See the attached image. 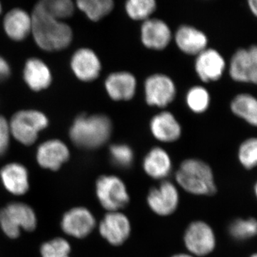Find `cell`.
Here are the masks:
<instances>
[{
  "instance_id": "obj_1",
  "label": "cell",
  "mask_w": 257,
  "mask_h": 257,
  "mask_svg": "<svg viewBox=\"0 0 257 257\" xmlns=\"http://www.w3.org/2000/svg\"><path fill=\"white\" fill-rule=\"evenodd\" d=\"M31 18L34 39L42 50L60 51L70 45L73 35L69 25L50 16L37 5Z\"/></svg>"
},
{
  "instance_id": "obj_2",
  "label": "cell",
  "mask_w": 257,
  "mask_h": 257,
  "mask_svg": "<svg viewBox=\"0 0 257 257\" xmlns=\"http://www.w3.org/2000/svg\"><path fill=\"white\" fill-rule=\"evenodd\" d=\"M112 123L104 114H81L74 119L69 137L74 145L84 150H95L107 143Z\"/></svg>"
},
{
  "instance_id": "obj_3",
  "label": "cell",
  "mask_w": 257,
  "mask_h": 257,
  "mask_svg": "<svg viewBox=\"0 0 257 257\" xmlns=\"http://www.w3.org/2000/svg\"><path fill=\"white\" fill-rule=\"evenodd\" d=\"M179 185L196 195H212L216 192L214 176L209 166L203 161L189 159L184 161L176 174Z\"/></svg>"
},
{
  "instance_id": "obj_4",
  "label": "cell",
  "mask_w": 257,
  "mask_h": 257,
  "mask_svg": "<svg viewBox=\"0 0 257 257\" xmlns=\"http://www.w3.org/2000/svg\"><path fill=\"white\" fill-rule=\"evenodd\" d=\"M37 225L35 211L25 203L11 202L0 209V227L10 239L18 238L22 229L35 231Z\"/></svg>"
},
{
  "instance_id": "obj_5",
  "label": "cell",
  "mask_w": 257,
  "mask_h": 257,
  "mask_svg": "<svg viewBox=\"0 0 257 257\" xmlns=\"http://www.w3.org/2000/svg\"><path fill=\"white\" fill-rule=\"evenodd\" d=\"M45 114L37 110H23L15 113L10 121V132L17 140L30 146L36 142L38 134L48 126Z\"/></svg>"
},
{
  "instance_id": "obj_6",
  "label": "cell",
  "mask_w": 257,
  "mask_h": 257,
  "mask_svg": "<svg viewBox=\"0 0 257 257\" xmlns=\"http://www.w3.org/2000/svg\"><path fill=\"white\" fill-rule=\"evenodd\" d=\"M96 197L104 209L118 211L130 202V197L122 181L115 176H101L96 181Z\"/></svg>"
},
{
  "instance_id": "obj_7",
  "label": "cell",
  "mask_w": 257,
  "mask_h": 257,
  "mask_svg": "<svg viewBox=\"0 0 257 257\" xmlns=\"http://www.w3.org/2000/svg\"><path fill=\"white\" fill-rule=\"evenodd\" d=\"M145 99L150 106L165 107L175 98V84L168 76L155 74L150 76L145 83Z\"/></svg>"
},
{
  "instance_id": "obj_8",
  "label": "cell",
  "mask_w": 257,
  "mask_h": 257,
  "mask_svg": "<svg viewBox=\"0 0 257 257\" xmlns=\"http://www.w3.org/2000/svg\"><path fill=\"white\" fill-rule=\"evenodd\" d=\"M230 75L234 81L257 84V46L240 49L231 58Z\"/></svg>"
},
{
  "instance_id": "obj_9",
  "label": "cell",
  "mask_w": 257,
  "mask_h": 257,
  "mask_svg": "<svg viewBox=\"0 0 257 257\" xmlns=\"http://www.w3.org/2000/svg\"><path fill=\"white\" fill-rule=\"evenodd\" d=\"M184 239L187 249L197 256H205L215 247L214 231L203 221H195L189 225Z\"/></svg>"
},
{
  "instance_id": "obj_10",
  "label": "cell",
  "mask_w": 257,
  "mask_h": 257,
  "mask_svg": "<svg viewBox=\"0 0 257 257\" xmlns=\"http://www.w3.org/2000/svg\"><path fill=\"white\" fill-rule=\"evenodd\" d=\"M60 225L66 234L82 239L92 232L96 221L90 211L86 208L74 207L64 213Z\"/></svg>"
},
{
  "instance_id": "obj_11",
  "label": "cell",
  "mask_w": 257,
  "mask_h": 257,
  "mask_svg": "<svg viewBox=\"0 0 257 257\" xmlns=\"http://www.w3.org/2000/svg\"><path fill=\"white\" fill-rule=\"evenodd\" d=\"M101 236L113 246H119L128 239L131 226L128 218L119 211L107 213L99 224Z\"/></svg>"
},
{
  "instance_id": "obj_12",
  "label": "cell",
  "mask_w": 257,
  "mask_h": 257,
  "mask_svg": "<svg viewBox=\"0 0 257 257\" xmlns=\"http://www.w3.org/2000/svg\"><path fill=\"white\" fill-rule=\"evenodd\" d=\"M147 202L152 210L159 215H170L178 207V191L173 184L166 181L150 190Z\"/></svg>"
},
{
  "instance_id": "obj_13",
  "label": "cell",
  "mask_w": 257,
  "mask_h": 257,
  "mask_svg": "<svg viewBox=\"0 0 257 257\" xmlns=\"http://www.w3.org/2000/svg\"><path fill=\"white\" fill-rule=\"evenodd\" d=\"M70 156L68 147L58 140L45 142L37 148L36 159L40 167L47 170L58 171Z\"/></svg>"
},
{
  "instance_id": "obj_14",
  "label": "cell",
  "mask_w": 257,
  "mask_h": 257,
  "mask_svg": "<svg viewBox=\"0 0 257 257\" xmlns=\"http://www.w3.org/2000/svg\"><path fill=\"white\" fill-rule=\"evenodd\" d=\"M71 68L79 80L92 82L100 74L101 62L94 51L88 48L79 49L72 55Z\"/></svg>"
},
{
  "instance_id": "obj_15",
  "label": "cell",
  "mask_w": 257,
  "mask_h": 257,
  "mask_svg": "<svg viewBox=\"0 0 257 257\" xmlns=\"http://www.w3.org/2000/svg\"><path fill=\"white\" fill-rule=\"evenodd\" d=\"M172 33L168 25L159 19H149L141 28V40L150 50H162L168 46Z\"/></svg>"
},
{
  "instance_id": "obj_16",
  "label": "cell",
  "mask_w": 257,
  "mask_h": 257,
  "mask_svg": "<svg viewBox=\"0 0 257 257\" xmlns=\"http://www.w3.org/2000/svg\"><path fill=\"white\" fill-rule=\"evenodd\" d=\"M225 66L224 58L217 51L206 49L197 55L195 70L203 82H214L221 78Z\"/></svg>"
},
{
  "instance_id": "obj_17",
  "label": "cell",
  "mask_w": 257,
  "mask_h": 257,
  "mask_svg": "<svg viewBox=\"0 0 257 257\" xmlns=\"http://www.w3.org/2000/svg\"><path fill=\"white\" fill-rule=\"evenodd\" d=\"M104 85L108 95L113 100L128 101L136 93L137 80L130 72H114L108 76Z\"/></svg>"
},
{
  "instance_id": "obj_18",
  "label": "cell",
  "mask_w": 257,
  "mask_h": 257,
  "mask_svg": "<svg viewBox=\"0 0 257 257\" xmlns=\"http://www.w3.org/2000/svg\"><path fill=\"white\" fill-rule=\"evenodd\" d=\"M2 183L13 195H25L30 189L28 170L17 162L8 164L0 170Z\"/></svg>"
},
{
  "instance_id": "obj_19",
  "label": "cell",
  "mask_w": 257,
  "mask_h": 257,
  "mask_svg": "<svg viewBox=\"0 0 257 257\" xmlns=\"http://www.w3.org/2000/svg\"><path fill=\"white\" fill-rule=\"evenodd\" d=\"M153 136L163 143H173L180 138L182 127L172 113L163 111L155 115L150 121Z\"/></svg>"
},
{
  "instance_id": "obj_20",
  "label": "cell",
  "mask_w": 257,
  "mask_h": 257,
  "mask_svg": "<svg viewBox=\"0 0 257 257\" xmlns=\"http://www.w3.org/2000/svg\"><path fill=\"white\" fill-rule=\"evenodd\" d=\"M175 42L184 53L198 55L207 48L208 40L205 34L197 28L182 25L176 32Z\"/></svg>"
},
{
  "instance_id": "obj_21",
  "label": "cell",
  "mask_w": 257,
  "mask_h": 257,
  "mask_svg": "<svg viewBox=\"0 0 257 257\" xmlns=\"http://www.w3.org/2000/svg\"><path fill=\"white\" fill-rule=\"evenodd\" d=\"M24 79L32 90H43L50 87L52 74L45 62L37 58H30L25 63L23 72Z\"/></svg>"
},
{
  "instance_id": "obj_22",
  "label": "cell",
  "mask_w": 257,
  "mask_h": 257,
  "mask_svg": "<svg viewBox=\"0 0 257 257\" xmlns=\"http://www.w3.org/2000/svg\"><path fill=\"white\" fill-rule=\"evenodd\" d=\"M3 25L11 40L23 41L32 31V18L23 10L17 8L6 15Z\"/></svg>"
},
{
  "instance_id": "obj_23",
  "label": "cell",
  "mask_w": 257,
  "mask_h": 257,
  "mask_svg": "<svg viewBox=\"0 0 257 257\" xmlns=\"http://www.w3.org/2000/svg\"><path fill=\"white\" fill-rule=\"evenodd\" d=\"M143 167L147 175L152 178L163 179L170 173L172 162L165 150L155 147L145 157Z\"/></svg>"
},
{
  "instance_id": "obj_24",
  "label": "cell",
  "mask_w": 257,
  "mask_h": 257,
  "mask_svg": "<svg viewBox=\"0 0 257 257\" xmlns=\"http://www.w3.org/2000/svg\"><path fill=\"white\" fill-rule=\"evenodd\" d=\"M231 109L236 116L257 126V99L253 96L241 94L235 96Z\"/></svg>"
},
{
  "instance_id": "obj_25",
  "label": "cell",
  "mask_w": 257,
  "mask_h": 257,
  "mask_svg": "<svg viewBox=\"0 0 257 257\" xmlns=\"http://www.w3.org/2000/svg\"><path fill=\"white\" fill-rule=\"evenodd\" d=\"M77 5L89 20L97 22L112 11L114 3L112 0H79Z\"/></svg>"
},
{
  "instance_id": "obj_26",
  "label": "cell",
  "mask_w": 257,
  "mask_h": 257,
  "mask_svg": "<svg viewBox=\"0 0 257 257\" xmlns=\"http://www.w3.org/2000/svg\"><path fill=\"white\" fill-rule=\"evenodd\" d=\"M47 14L60 20L70 18L74 14V6L69 0H44L37 4Z\"/></svg>"
},
{
  "instance_id": "obj_27",
  "label": "cell",
  "mask_w": 257,
  "mask_h": 257,
  "mask_svg": "<svg viewBox=\"0 0 257 257\" xmlns=\"http://www.w3.org/2000/svg\"><path fill=\"white\" fill-rule=\"evenodd\" d=\"M156 8V2L154 0H130L125 4L126 14L134 20L146 21Z\"/></svg>"
},
{
  "instance_id": "obj_28",
  "label": "cell",
  "mask_w": 257,
  "mask_h": 257,
  "mask_svg": "<svg viewBox=\"0 0 257 257\" xmlns=\"http://www.w3.org/2000/svg\"><path fill=\"white\" fill-rule=\"evenodd\" d=\"M186 101L189 109L197 114L204 112L210 104V96L207 89L200 86L193 87L187 92Z\"/></svg>"
},
{
  "instance_id": "obj_29",
  "label": "cell",
  "mask_w": 257,
  "mask_h": 257,
  "mask_svg": "<svg viewBox=\"0 0 257 257\" xmlns=\"http://www.w3.org/2000/svg\"><path fill=\"white\" fill-rule=\"evenodd\" d=\"M229 232L236 240L250 239L257 234V221L253 218L236 219L230 224Z\"/></svg>"
},
{
  "instance_id": "obj_30",
  "label": "cell",
  "mask_w": 257,
  "mask_h": 257,
  "mask_svg": "<svg viewBox=\"0 0 257 257\" xmlns=\"http://www.w3.org/2000/svg\"><path fill=\"white\" fill-rule=\"evenodd\" d=\"M71 246L67 240L57 237L43 243L40 247L42 257H70Z\"/></svg>"
},
{
  "instance_id": "obj_31",
  "label": "cell",
  "mask_w": 257,
  "mask_h": 257,
  "mask_svg": "<svg viewBox=\"0 0 257 257\" xmlns=\"http://www.w3.org/2000/svg\"><path fill=\"white\" fill-rule=\"evenodd\" d=\"M111 160L116 167L126 169L131 167L134 160L133 150L126 145H113L109 148Z\"/></svg>"
},
{
  "instance_id": "obj_32",
  "label": "cell",
  "mask_w": 257,
  "mask_h": 257,
  "mask_svg": "<svg viewBox=\"0 0 257 257\" xmlns=\"http://www.w3.org/2000/svg\"><path fill=\"white\" fill-rule=\"evenodd\" d=\"M241 165L250 170L257 166V138H251L241 144L239 150Z\"/></svg>"
},
{
  "instance_id": "obj_33",
  "label": "cell",
  "mask_w": 257,
  "mask_h": 257,
  "mask_svg": "<svg viewBox=\"0 0 257 257\" xmlns=\"http://www.w3.org/2000/svg\"><path fill=\"white\" fill-rule=\"evenodd\" d=\"M10 125L4 116H0V157L4 156L9 148Z\"/></svg>"
},
{
  "instance_id": "obj_34",
  "label": "cell",
  "mask_w": 257,
  "mask_h": 257,
  "mask_svg": "<svg viewBox=\"0 0 257 257\" xmlns=\"http://www.w3.org/2000/svg\"><path fill=\"white\" fill-rule=\"evenodd\" d=\"M11 74L10 64L3 57H0V82L9 78Z\"/></svg>"
},
{
  "instance_id": "obj_35",
  "label": "cell",
  "mask_w": 257,
  "mask_h": 257,
  "mask_svg": "<svg viewBox=\"0 0 257 257\" xmlns=\"http://www.w3.org/2000/svg\"><path fill=\"white\" fill-rule=\"evenodd\" d=\"M248 6L253 15L257 17V0H250L248 1Z\"/></svg>"
},
{
  "instance_id": "obj_36",
  "label": "cell",
  "mask_w": 257,
  "mask_h": 257,
  "mask_svg": "<svg viewBox=\"0 0 257 257\" xmlns=\"http://www.w3.org/2000/svg\"><path fill=\"white\" fill-rule=\"evenodd\" d=\"M172 257H192L190 256V255L188 254H184V253H180V254H177L175 256H173Z\"/></svg>"
},
{
  "instance_id": "obj_37",
  "label": "cell",
  "mask_w": 257,
  "mask_h": 257,
  "mask_svg": "<svg viewBox=\"0 0 257 257\" xmlns=\"http://www.w3.org/2000/svg\"><path fill=\"white\" fill-rule=\"evenodd\" d=\"M254 192H255V194H256V196L257 197V182H256V184H255Z\"/></svg>"
},
{
  "instance_id": "obj_38",
  "label": "cell",
  "mask_w": 257,
  "mask_h": 257,
  "mask_svg": "<svg viewBox=\"0 0 257 257\" xmlns=\"http://www.w3.org/2000/svg\"><path fill=\"white\" fill-rule=\"evenodd\" d=\"M251 257H257V253H256V254L252 255Z\"/></svg>"
},
{
  "instance_id": "obj_39",
  "label": "cell",
  "mask_w": 257,
  "mask_h": 257,
  "mask_svg": "<svg viewBox=\"0 0 257 257\" xmlns=\"http://www.w3.org/2000/svg\"><path fill=\"white\" fill-rule=\"evenodd\" d=\"M1 11H2V6H1V4H0V13H1Z\"/></svg>"
}]
</instances>
